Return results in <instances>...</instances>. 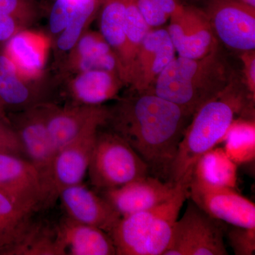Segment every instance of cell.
<instances>
[{
  "mask_svg": "<svg viewBox=\"0 0 255 255\" xmlns=\"http://www.w3.org/2000/svg\"><path fill=\"white\" fill-rule=\"evenodd\" d=\"M137 94L110 110L107 122L145 161L150 172L169 182L179 142L192 115L152 92Z\"/></svg>",
  "mask_w": 255,
  "mask_h": 255,
  "instance_id": "cell-1",
  "label": "cell"
},
{
  "mask_svg": "<svg viewBox=\"0 0 255 255\" xmlns=\"http://www.w3.org/2000/svg\"><path fill=\"white\" fill-rule=\"evenodd\" d=\"M232 82L219 47L201 58H174L159 75L152 93L191 115L222 94Z\"/></svg>",
  "mask_w": 255,
  "mask_h": 255,
  "instance_id": "cell-2",
  "label": "cell"
},
{
  "mask_svg": "<svg viewBox=\"0 0 255 255\" xmlns=\"http://www.w3.org/2000/svg\"><path fill=\"white\" fill-rule=\"evenodd\" d=\"M245 107L244 95L232 80L219 97L196 111L179 142L169 182L189 184L198 159L222 142L235 117L244 110Z\"/></svg>",
  "mask_w": 255,
  "mask_h": 255,
  "instance_id": "cell-3",
  "label": "cell"
},
{
  "mask_svg": "<svg viewBox=\"0 0 255 255\" xmlns=\"http://www.w3.org/2000/svg\"><path fill=\"white\" fill-rule=\"evenodd\" d=\"M189 184H182L169 200L152 209L121 218L108 233L118 255H163L184 201Z\"/></svg>",
  "mask_w": 255,
  "mask_h": 255,
  "instance_id": "cell-4",
  "label": "cell"
},
{
  "mask_svg": "<svg viewBox=\"0 0 255 255\" xmlns=\"http://www.w3.org/2000/svg\"><path fill=\"white\" fill-rule=\"evenodd\" d=\"M100 190L125 185L148 176V165L125 140L112 131L97 132L88 171Z\"/></svg>",
  "mask_w": 255,
  "mask_h": 255,
  "instance_id": "cell-5",
  "label": "cell"
},
{
  "mask_svg": "<svg viewBox=\"0 0 255 255\" xmlns=\"http://www.w3.org/2000/svg\"><path fill=\"white\" fill-rule=\"evenodd\" d=\"M226 230L222 221L211 217L192 201L176 221L169 246L163 255H226Z\"/></svg>",
  "mask_w": 255,
  "mask_h": 255,
  "instance_id": "cell-6",
  "label": "cell"
},
{
  "mask_svg": "<svg viewBox=\"0 0 255 255\" xmlns=\"http://www.w3.org/2000/svg\"><path fill=\"white\" fill-rule=\"evenodd\" d=\"M205 12L218 41L241 53L255 49V7L238 0H210Z\"/></svg>",
  "mask_w": 255,
  "mask_h": 255,
  "instance_id": "cell-7",
  "label": "cell"
},
{
  "mask_svg": "<svg viewBox=\"0 0 255 255\" xmlns=\"http://www.w3.org/2000/svg\"><path fill=\"white\" fill-rule=\"evenodd\" d=\"M12 126L22 142L26 156L40 174L46 206L51 188L55 151L47 128L45 104L28 107L18 116Z\"/></svg>",
  "mask_w": 255,
  "mask_h": 255,
  "instance_id": "cell-8",
  "label": "cell"
},
{
  "mask_svg": "<svg viewBox=\"0 0 255 255\" xmlns=\"http://www.w3.org/2000/svg\"><path fill=\"white\" fill-rule=\"evenodd\" d=\"M108 119L90 124L71 142L55 153L52 169L51 188L48 205L53 204L65 188L80 184L88 171L99 128Z\"/></svg>",
  "mask_w": 255,
  "mask_h": 255,
  "instance_id": "cell-9",
  "label": "cell"
},
{
  "mask_svg": "<svg viewBox=\"0 0 255 255\" xmlns=\"http://www.w3.org/2000/svg\"><path fill=\"white\" fill-rule=\"evenodd\" d=\"M189 197L211 217L231 226L255 228L254 203L233 188L212 187L191 178Z\"/></svg>",
  "mask_w": 255,
  "mask_h": 255,
  "instance_id": "cell-10",
  "label": "cell"
},
{
  "mask_svg": "<svg viewBox=\"0 0 255 255\" xmlns=\"http://www.w3.org/2000/svg\"><path fill=\"white\" fill-rule=\"evenodd\" d=\"M179 56L201 58L219 47L205 11L179 5L169 18L167 29Z\"/></svg>",
  "mask_w": 255,
  "mask_h": 255,
  "instance_id": "cell-11",
  "label": "cell"
},
{
  "mask_svg": "<svg viewBox=\"0 0 255 255\" xmlns=\"http://www.w3.org/2000/svg\"><path fill=\"white\" fill-rule=\"evenodd\" d=\"M176 50L164 28H152L142 41L131 68L128 85L137 93L149 92L159 75L175 58Z\"/></svg>",
  "mask_w": 255,
  "mask_h": 255,
  "instance_id": "cell-12",
  "label": "cell"
},
{
  "mask_svg": "<svg viewBox=\"0 0 255 255\" xmlns=\"http://www.w3.org/2000/svg\"><path fill=\"white\" fill-rule=\"evenodd\" d=\"M181 184L148 175L122 187L102 190V197L124 217L169 200L179 190Z\"/></svg>",
  "mask_w": 255,
  "mask_h": 255,
  "instance_id": "cell-13",
  "label": "cell"
},
{
  "mask_svg": "<svg viewBox=\"0 0 255 255\" xmlns=\"http://www.w3.org/2000/svg\"><path fill=\"white\" fill-rule=\"evenodd\" d=\"M104 0H56L50 15V28L59 33L57 46L68 51L95 18Z\"/></svg>",
  "mask_w": 255,
  "mask_h": 255,
  "instance_id": "cell-14",
  "label": "cell"
},
{
  "mask_svg": "<svg viewBox=\"0 0 255 255\" xmlns=\"http://www.w3.org/2000/svg\"><path fill=\"white\" fill-rule=\"evenodd\" d=\"M47 128L55 153L74 140L90 124L109 119L110 110L103 105H78L60 108L45 104Z\"/></svg>",
  "mask_w": 255,
  "mask_h": 255,
  "instance_id": "cell-15",
  "label": "cell"
},
{
  "mask_svg": "<svg viewBox=\"0 0 255 255\" xmlns=\"http://www.w3.org/2000/svg\"><path fill=\"white\" fill-rule=\"evenodd\" d=\"M59 197L69 217L107 233L122 218L108 201L81 183L65 188Z\"/></svg>",
  "mask_w": 255,
  "mask_h": 255,
  "instance_id": "cell-16",
  "label": "cell"
},
{
  "mask_svg": "<svg viewBox=\"0 0 255 255\" xmlns=\"http://www.w3.org/2000/svg\"><path fill=\"white\" fill-rule=\"evenodd\" d=\"M51 40L43 32L23 29L6 41L3 54L27 82L39 78L49 54Z\"/></svg>",
  "mask_w": 255,
  "mask_h": 255,
  "instance_id": "cell-17",
  "label": "cell"
},
{
  "mask_svg": "<svg viewBox=\"0 0 255 255\" xmlns=\"http://www.w3.org/2000/svg\"><path fill=\"white\" fill-rule=\"evenodd\" d=\"M61 255H114L115 246L108 233L67 216L55 228Z\"/></svg>",
  "mask_w": 255,
  "mask_h": 255,
  "instance_id": "cell-18",
  "label": "cell"
},
{
  "mask_svg": "<svg viewBox=\"0 0 255 255\" xmlns=\"http://www.w3.org/2000/svg\"><path fill=\"white\" fill-rule=\"evenodd\" d=\"M41 205L0 189V255H7L33 226V215Z\"/></svg>",
  "mask_w": 255,
  "mask_h": 255,
  "instance_id": "cell-19",
  "label": "cell"
},
{
  "mask_svg": "<svg viewBox=\"0 0 255 255\" xmlns=\"http://www.w3.org/2000/svg\"><path fill=\"white\" fill-rule=\"evenodd\" d=\"M69 51L67 65L74 73L108 70L119 74L122 80V69L118 57L100 32L84 31Z\"/></svg>",
  "mask_w": 255,
  "mask_h": 255,
  "instance_id": "cell-20",
  "label": "cell"
},
{
  "mask_svg": "<svg viewBox=\"0 0 255 255\" xmlns=\"http://www.w3.org/2000/svg\"><path fill=\"white\" fill-rule=\"evenodd\" d=\"M0 189L45 206L41 177L35 166L18 156L0 154Z\"/></svg>",
  "mask_w": 255,
  "mask_h": 255,
  "instance_id": "cell-21",
  "label": "cell"
},
{
  "mask_svg": "<svg viewBox=\"0 0 255 255\" xmlns=\"http://www.w3.org/2000/svg\"><path fill=\"white\" fill-rule=\"evenodd\" d=\"M125 85L119 74L108 70H88L77 74L70 91L78 105L98 106L115 98Z\"/></svg>",
  "mask_w": 255,
  "mask_h": 255,
  "instance_id": "cell-22",
  "label": "cell"
},
{
  "mask_svg": "<svg viewBox=\"0 0 255 255\" xmlns=\"http://www.w3.org/2000/svg\"><path fill=\"white\" fill-rule=\"evenodd\" d=\"M129 0H104L100 7V33L118 57L122 78L127 85L129 62L125 19Z\"/></svg>",
  "mask_w": 255,
  "mask_h": 255,
  "instance_id": "cell-23",
  "label": "cell"
},
{
  "mask_svg": "<svg viewBox=\"0 0 255 255\" xmlns=\"http://www.w3.org/2000/svg\"><path fill=\"white\" fill-rule=\"evenodd\" d=\"M191 178L212 187L236 189L238 164L228 157L223 147H215L199 157Z\"/></svg>",
  "mask_w": 255,
  "mask_h": 255,
  "instance_id": "cell-24",
  "label": "cell"
},
{
  "mask_svg": "<svg viewBox=\"0 0 255 255\" xmlns=\"http://www.w3.org/2000/svg\"><path fill=\"white\" fill-rule=\"evenodd\" d=\"M38 92L20 76L14 65L0 55V99L5 106L31 107L38 105Z\"/></svg>",
  "mask_w": 255,
  "mask_h": 255,
  "instance_id": "cell-25",
  "label": "cell"
},
{
  "mask_svg": "<svg viewBox=\"0 0 255 255\" xmlns=\"http://www.w3.org/2000/svg\"><path fill=\"white\" fill-rule=\"evenodd\" d=\"M222 142L226 153L238 165L253 162L255 158L254 121L243 119L233 121Z\"/></svg>",
  "mask_w": 255,
  "mask_h": 255,
  "instance_id": "cell-26",
  "label": "cell"
},
{
  "mask_svg": "<svg viewBox=\"0 0 255 255\" xmlns=\"http://www.w3.org/2000/svg\"><path fill=\"white\" fill-rule=\"evenodd\" d=\"M152 29L148 26L137 9L135 0H129L127 5L125 19V34L127 40L129 72L136 56L137 51L141 46L148 32ZM127 78V84H128Z\"/></svg>",
  "mask_w": 255,
  "mask_h": 255,
  "instance_id": "cell-27",
  "label": "cell"
},
{
  "mask_svg": "<svg viewBox=\"0 0 255 255\" xmlns=\"http://www.w3.org/2000/svg\"><path fill=\"white\" fill-rule=\"evenodd\" d=\"M137 9L151 28L167 22L179 7L177 0H135Z\"/></svg>",
  "mask_w": 255,
  "mask_h": 255,
  "instance_id": "cell-28",
  "label": "cell"
},
{
  "mask_svg": "<svg viewBox=\"0 0 255 255\" xmlns=\"http://www.w3.org/2000/svg\"><path fill=\"white\" fill-rule=\"evenodd\" d=\"M0 154L18 157L26 155L17 132L6 115L1 114H0Z\"/></svg>",
  "mask_w": 255,
  "mask_h": 255,
  "instance_id": "cell-29",
  "label": "cell"
},
{
  "mask_svg": "<svg viewBox=\"0 0 255 255\" xmlns=\"http://www.w3.org/2000/svg\"><path fill=\"white\" fill-rule=\"evenodd\" d=\"M0 15L13 16L29 24L37 16L34 0H0Z\"/></svg>",
  "mask_w": 255,
  "mask_h": 255,
  "instance_id": "cell-30",
  "label": "cell"
},
{
  "mask_svg": "<svg viewBox=\"0 0 255 255\" xmlns=\"http://www.w3.org/2000/svg\"><path fill=\"white\" fill-rule=\"evenodd\" d=\"M228 241L236 255L255 254V228L234 226L228 231Z\"/></svg>",
  "mask_w": 255,
  "mask_h": 255,
  "instance_id": "cell-31",
  "label": "cell"
},
{
  "mask_svg": "<svg viewBox=\"0 0 255 255\" xmlns=\"http://www.w3.org/2000/svg\"><path fill=\"white\" fill-rule=\"evenodd\" d=\"M241 58L243 63V74L247 89L255 99V51L242 52Z\"/></svg>",
  "mask_w": 255,
  "mask_h": 255,
  "instance_id": "cell-32",
  "label": "cell"
},
{
  "mask_svg": "<svg viewBox=\"0 0 255 255\" xmlns=\"http://www.w3.org/2000/svg\"><path fill=\"white\" fill-rule=\"evenodd\" d=\"M26 26L24 23L13 16L0 15V42L9 41Z\"/></svg>",
  "mask_w": 255,
  "mask_h": 255,
  "instance_id": "cell-33",
  "label": "cell"
},
{
  "mask_svg": "<svg viewBox=\"0 0 255 255\" xmlns=\"http://www.w3.org/2000/svg\"><path fill=\"white\" fill-rule=\"evenodd\" d=\"M238 1H241L244 4L250 5L253 7H255V0H238Z\"/></svg>",
  "mask_w": 255,
  "mask_h": 255,
  "instance_id": "cell-34",
  "label": "cell"
},
{
  "mask_svg": "<svg viewBox=\"0 0 255 255\" xmlns=\"http://www.w3.org/2000/svg\"><path fill=\"white\" fill-rule=\"evenodd\" d=\"M4 109L5 105L3 103L2 101L1 100V99H0V114L5 115Z\"/></svg>",
  "mask_w": 255,
  "mask_h": 255,
  "instance_id": "cell-35",
  "label": "cell"
}]
</instances>
